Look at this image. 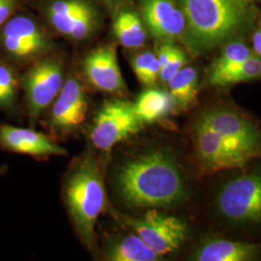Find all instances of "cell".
<instances>
[{"label": "cell", "instance_id": "cell-26", "mask_svg": "<svg viewBox=\"0 0 261 261\" xmlns=\"http://www.w3.org/2000/svg\"><path fill=\"white\" fill-rule=\"evenodd\" d=\"M17 0H0V27L16 8Z\"/></svg>", "mask_w": 261, "mask_h": 261}, {"label": "cell", "instance_id": "cell-19", "mask_svg": "<svg viewBox=\"0 0 261 261\" xmlns=\"http://www.w3.org/2000/svg\"><path fill=\"white\" fill-rule=\"evenodd\" d=\"M90 8L82 0H56L47 8V17L58 32L69 36L76 20Z\"/></svg>", "mask_w": 261, "mask_h": 261}, {"label": "cell", "instance_id": "cell-23", "mask_svg": "<svg viewBox=\"0 0 261 261\" xmlns=\"http://www.w3.org/2000/svg\"><path fill=\"white\" fill-rule=\"evenodd\" d=\"M261 76V57L252 55L238 66L228 75L224 76L217 87H225L229 85L241 84L256 80Z\"/></svg>", "mask_w": 261, "mask_h": 261}, {"label": "cell", "instance_id": "cell-7", "mask_svg": "<svg viewBox=\"0 0 261 261\" xmlns=\"http://www.w3.org/2000/svg\"><path fill=\"white\" fill-rule=\"evenodd\" d=\"M64 84L63 69L55 59H44L28 70L23 79L25 103L30 117H38L53 105Z\"/></svg>", "mask_w": 261, "mask_h": 261}, {"label": "cell", "instance_id": "cell-14", "mask_svg": "<svg viewBox=\"0 0 261 261\" xmlns=\"http://www.w3.org/2000/svg\"><path fill=\"white\" fill-rule=\"evenodd\" d=\"M1 43L9 56L18 59L35 56L47 45L37 24L22 16L10 19L5 24L1 34Z\"/></svg>", "mask_w": 261, "mask_h": 261}, {"label": "cell", "instance_id": "cell-28", "mask_svg": "<svg viewBox=\"0 0 261 261\" xmlns=\"http://www.w3.org/2000/svg\"><path fill=\"white\" fill-rule=\"evenodd\" d=\"M5 172V168L4 167H0V175L2 174V173H4Z\"/></svg>", "mask_w": 261, "mask_h": 261}, {"label": "cell", "instance_id": "cell-27", "mask_svg": "<svg viewBox=\"0 0 261 261\" xmlns=\"http://www.w3.org/2000/svg\"><path fill=\"white\" fill-rule=\"evenodd\" d=\"M252 47H253L254 54L261 57V22L259 23L258 28H256L255 32L253 33Z\"/></svg>", "mask_w": 261, "mask_h": 261}, {"label": "cell", "instance_id": "cell-17", "mask_svg": "<svg viewBox=\"0 0 261 261\" xmlns=\"http://www.w3.org/2000/svg\"><path fill=\"white\" fill-rule=\"evenodd\" d=\"M161 257L136 233L112 243L106 252V259L110 261H156Z\"/></svg>", "mask_w": 261, "mask_h": 261}, {"label": "cell", "instance_id": "cell-12", "mask_svg": "<svg viewBox=\"0 0 261 261\" xmlns=\"http://www.w3.org/2000/svg\"><path fill=\"white\" fill-rule=\"evenodd\" d=\"M84 75L96 89L117 93L126 88L115 47L103 46L90 51L84 61Z\"/></svg>", "mask_w": 261, "mask_h": 261}, {"label": "cell", "instance_id": "cell-3", "mask_svg": "<svg viewBox=\"0 0 261 261\" xmlns=\"http://www.w3.org/2000/svg\"><path fill=\"white\" fill-rule=\"evenodd\" d=\"M65 203L83 242L94 249L95 225L107 203L100 164L93 154L80 159L70 171L64 187Z\"/></svg>", "mask_w": 261, "mask_h": 261}, {"label": "cell", "instance_id": "cell-15", "mask_svg": "<svg viewBox=\"0 0 261 261\" xmlns=\"http://www.w3.org/2000/svg\"><path fill=\"white\" fill-rule=\"evenodd\" d=\"M257 248L254 245L215 239L206 243L196 251L194 259L197 261H246L254 258Z\"/></svg>", "mask_w": 261, "mask_h": 261}, {"label": "cell", "instance_id": "cell-20", "mask_svg": "<svg viewBox=\"0 0 261 261\" xmlns=\"http://www.w3.org/2000/svg\"><path fill=\"white\" fill-rule=\"evenodd\" d=\"M252 55L251 49L244 43L233 42L228 44L211 67L208 76L209 84L217 87V84L224 76L231 73Z\"/></svg>", "mask_w": 261, "mask_h": 261}, {"label": "cell", "instance_id": "cell-8", "mask_svg": "<svg viewBox=\"0 0 261 261\" xmlns=\"http://www.w3.org/2000/svg\"><path fill=\"white\" fill-rule=\"evenodd\" d=\"M88 111L86 92L82 84L71 77L64 83L53 103L49 114L51 127L60 134H69L84 124Z\"/></svg>", "mask_w": 261, "mask_h": 261}, {"label": "cell", "instance_id": "cell-13", "mask_svg": "<svg viewBox=\"0 0 261 261\" xmlns=\"http://www.w3.org/2000/svg\"><path fill=\"white\" fill-rule=\"evenodd\" d=\"M143 19L151 34L171 40L186 32V19L174 0H140Z\"/></svg>", "mask_w": 261, "mask_h": 261}, {"label": "cell", "instance_id": "cell-11", "mask_svg": "<svg viewBox=\"0 0 261 261\" xmlns=\"http://www.w3.org/2000/svg\"><path fill=\"white\" fill-rule=\"evenodd\" d=\"M0 147L34 158L66 156L68 154L64 147L43 133L8 124L0 125Z\"/></svg>", "mask_w": 261, "mask_h": 261}, {"label": "cell", "instance_id": "cell-10", "mask_svg": "<svg viewBox=\"0 0 261 261\" xmlns=\"http://www.w3.org/2000/svg\"><path fill=\"white\" fill-rule=\"evenodd\" d=\"M197 157L202 166L211 171L241 168L249 161L235 152L224 138L198 119L196 123Z\"/></svg>", "mask_w": 261, "mask_h": 261}, {"label": "cell", "instance_id": "cell-18", "mask_svg": "<svg viewBox=\"0 0 261 261\" xmlns=\"http://www.w3.org/2000/svg\"><path fill=\"white\" fill-rule=\"evenodd\" d=\"M113 33L126 48H138L146 42V31L140 17L130 11H122L113 21Z\"/></svg>", "mask_w": 261, "mask_h": 261}, {"label": "cell", "instance_id": "cell-9", "mask_svg": "<svg viewBox=\"0 0 261 261\" xmlns=\"http://www.w3.org/2000/svg\"><path fill=\"white\" fill-rule=\"evenodd\" d=\"M199 120L224 139L239 142L253 158L261 156L260 130L239 114L226 110H213L204 112Z\"/></svg>", "mask_w": 261, "mask_h": 261}, {"label": "cell", "instance_id": "cell-22", "mask_svg": "<svg viewBox=\"0 0 261 261\" xmlns=\"http://www.w3.org/2000/svg\"><path fill=\"white\" fill-rule=\"evenodd\" d=\"M133 70L141 84L151 86L160 77L161 65L157 55L152 51H143L130 59Z\"/></svg>", "mask_w": 261, "mask_h": 261}, {"label": "cell", "instance_id": "cell-5", "mask_svg": "<svg viewBox=\"0 0 261 261\" xmlns=\"http://www.w3.org/2000/svg\"><path fill=\"white\" fill-rule=\"evenodd\" d=\"M126 223L151 250L162 256L177 251L188 236L184 221L154 209L140 218H126Z\"/></svg>", "mask_w": 261, "mask_h": 261}, {"label": "cell", "instance_id": "cell-4", "mask_svg": "<svg viewBox=\"0 0 261 261\" xmlns=\"http://www.w3.org/2000/svg\"><path fill=\"white\" fill-rule=\"evenodd\" d=\"M142 126L134 103L122 99L108 100L94 117L90 140L95 148L110 151L116 144L137 135Z\"/></svg>", "mask_w": 261, "mask_h": 261}, {"label": "cell", "instance_id": "cell-24", "mask_svg": "<svg viewBox=\"0 0 261 261\" xmlns=\"http://www.w3.org/2000/svg\"><path fill=\"white\" fill-rule=\"evenodd\" d=\"M17 100V80L7 66L0 64V110H13Z\"/></svg>", "mask_w": 261, "mask_h": 261}, {"label": "cell", "instance_id": "cell-6", "mask_svg": "<svg viewBox=\"0 0 261 261\" xmlns=\"http://www.w3.org/2000/svg\"><path fill=\"white\" fill-rule=\"evenodd\" d=\"M220 212L236 223L261 222V173L235 178L218 196Z\"/></svg>", "mask_w": 261, "mask_h": 261}, {"label": "cell", "instance_id": "cell-2", "mask_svg": "<svg viewBox=\"0 0 261 261\" xmlns=\"http://www.w3.org/2000/svg\"><path fill=\"white\" fill-rule=\"evenodd\" d=\"M186 19L188 44L203 51L222 44L247 28L253 16L246 0H177Z\"/></svg>", "mask_w": 261, "mask_h": 261}, {"label": "cell", "instance_id": "cell-21", "mask_svg": "<svg viewBox=\"0 0 261 261\" xmlns=\"http://www.w3.org/2000/svg\"><path fill=\"white\" fill-rule=\"evenodd\" d=\"M167 84L174 103L185 109L196 101L197 95V73L193 67H184Z\"/></svg>", "mask_w": 261, "mask_h": 261}, {"label": "cell", "instance_id": "cell-16", "mask_svg": "<svg viewBox=\"0 0 261 261\" xmlns=\"http://www.w3.org/2000/svg\"><path fill=\"white\" fill-rule=\"evenodd\" d=\"M174 101L170 94L150 88L140 94L134 108L142 125L159 121L172 110Z\"/></svg>", "mask_w": 261, "mask_h": 261}, {"label": "cell", "instance_id": "cell-1", "mask_svg": "<svg viewBox=\"0 0 261 261\" xmlns=\"http://www.w3.org/2000/svg\"><path fill=\"white\" fill-rule=\"evenodd\" d=\"M114 188L126 205L136 208L175 205L186 196L176 162L163 151L126 162L115 173Z\"/></svg>", "mask_w": 261, "mask_h": 261}, {"label": "cell", "instance_id": "cell-25", "mask_svg": "<svg viewBox=\"0 0 261 261\" xmlns=\"http://www.w3.org/2000/svg\"><path fill=\"white\" fill-rule=\"evenodd\" d=\"M188 62L187 56L183 50H181L179 47H174V50L170 56L168 63L161 69L160 72V79L164 83H168V81L180 71Z\"/></svg>", "mask_w": 261, "mask_h": 261}]
</instances>
